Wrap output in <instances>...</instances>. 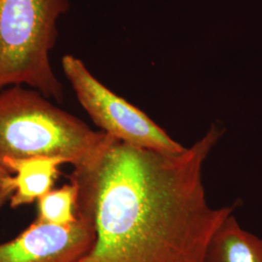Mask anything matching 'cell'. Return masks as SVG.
<instances>
[{"instance_id":"obj_1","label":"cell","mask_w":262,"mask_h":262,"mask_svg":"<svg viewBox=\"0 0 262 262\" xmlns=\"http://www.w3.org/2000/svg\"><path fill=\"white\" fill-rule=\"evenodd\" d=\"M223 131L177 154L113 138L91 168L74 170L77 210L91 215L93 249L79 262H204L216 229L235 206L209 205L203 165Z\"/></svg>"},{"instance_id":"obj_2","label":"cell","mask_w":262,"mask_h":262,"mask_svg":"<svg viewBox=\"0 0 262 262\" xmlns=\"http://www.w3.org/2000/svg\"><path fill=\"white\" fill-rule=\"evenodd\" d=\"M112 139L35 90L13 85L0 92V163L5 159L53 157L75 170L90 168Z\"/></svg>"},{"instance_id":"obj_3","label":"cell","mask_w":262,"mask_h":262,"mask_svg":"<svg viewBox=\"0 0 262 262\" xmlns=\"http://www.w3.org/2000/svg\"><path fill=\"white\" fill-rule=\"evenodd\" d=\"M69 9V0H0V91L26 84L50 100L63 101L50 55L57 21Z\"/></svg>"},{"instance_id":"obj_4","label":"cell","mask_w":262,"mask_h":262,"mask_svg":"<svg viewBox=\"0 0 262 262\" xmlns=\"http://www.w3.org/2000/svg\"><path fill=\"white\" fill-rule=\"evenodd\" d=\"M61 66L78 101L101 131L138 148L166 154L185 150L149 116L99 82L80 58L66 55Z\"/></svg>"},{"instance_id":"obj_5","label":"cell","mask_w":262,"mask_h":262,"mask_svg":"<svg viewBox=\"0 0 262 262\" xmlns=\"http://www.w3.org/2000/svg\"><path fill=\"white\" fill-rule=\"evenodd\" d=\"M67 225L34 221L19 236L0 244V262H79L93 249L95 227L91 215L77 210Z\"/></svg>"},{"instance_id":"obj_6","label":"cell","mask_w":262,"mask_h":262,"mask_svg":"<svg viewBox=\"0 0 262 262\" xmlns=\"http://www.w3.org/2000/svg\"><path fill=\"white\" fill-rule=\"evenodd\" d=\"M13 176L14 193L10 198L11 208L31 204L53 189L59 166L67 164L64 159L53 157L5 159L2 163Z\"/></svg>"},{"instance_id":"obj_7","label":"cell","mask_w":262,"mask_h":262,"mask_svg":"<svg viewBox=\"0 0 262 262\" xmlns=\"http://www.w3.org/2000/svg\"><path fill=\"white\" fill-rule=\"evenodd\" d=\"M204 262H262V239L241 228L231 214L213 235Z\"/></svg>"},{"instance_id":"obj_8","label":"cell","mask_w":262,"mask_h":262,"mask_svg":"<svg viewBox=\"0 0 262 262\" xmlns=\"http://www.w3.org/2000/svg\"><path fill=\"white\" fill-rule=\"evenodd\" d=\"M78 186L70 181L59 188H54L37 200L38 213L35 221L43 224L67 225L76 222Z\"/></svg>"},{"instance_id":"obj_9","label":"cell","mask_w":262,"mask_h":262,"mask_svg":"<svg viewBox=\"0 0 262 262\" xmlns=\"http://www.w3.org/2000/svg\"><path fill=\"white\" fill-rule=\"evenodd\" d=\"M13 176L9 169L0 163V208L14 193Z\"/></svg>"}]
</instances>
